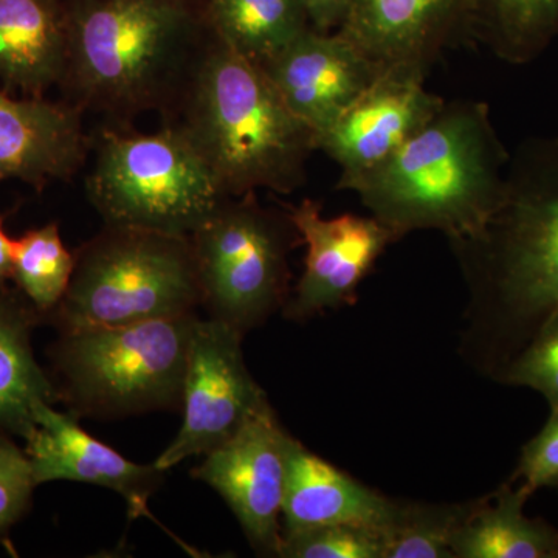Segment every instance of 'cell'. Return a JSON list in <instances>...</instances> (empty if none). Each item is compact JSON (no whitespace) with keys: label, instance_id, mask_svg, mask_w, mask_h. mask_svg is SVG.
<instances>
[{"label":"cell","instance_id":"277c9868","mask_svg":"<svg viewBox=\"0 0 558 558\" xmlns=\"http://www.w3.org/2000/svg\"><path fill=\"white\" fill-rule=\"evenodd\" d=\"M163 123L179 128L227 197L292 194L307 179L317 135L255 62L215 35Z\"/></svg>","mask_w":558,"mask_h":558},{"label":"cell","instance_id":"7402d4cb","mask_svg":"<svg viewBox=\"0 0 558 558\" xmlns=\"http://www.w3.org/2000/svg\"><path fill=\"white\" fill-rule=\"evenodd\" d=\"M558 38V0H473L465 46H483L498 60L524 65Z\"/></svg>","mask_w":558,"mask_h":558},{"label":"cell","instance_id":"8992f818","mask_svg":"<svg viewBox=\"0 0 558 558\" xmlns=\"http://www.w3.org/2000/svg\"><path fill=\"white\" fill-rule=\"evenodd\" d=\"M196 318L190 314L61 332L51 349L58 400L76 417L182 409Z\"/></svg>","mask_w":558,"mask_h":558},{"label":"cell","instance_id":"d6986e66","mask_svg":"<svg viewBox=\"0 0 558 558\" xmlns=\"http://www.w3.org/2000/svg\"><path fill=\"white\" fill-rule=\"evenodd\" d=\"M43 317L17 289L0 286V429L27 439L36 403L58 400L54 381L36 362L32 330Z\"/></svg>","mask_w":558,"mask_h":558},{"label":"cell","instance_id":"8fae6325","mask_svg":"<svg viewBox=\"0 0 558 558\" xmlns=\"http://www.w3.org/2000/svg\"><path fill=\"white\" fill-rule=\"evenodd\" d=\"M306 247L304 270L290 290L282 315L307 322L328 311L354 306L359 288L398 238L374 216L352 213L326 218L318 201L281 204Z\"/></svg>","mask_w":558,"mask_h":558},{"label":"cell","instance_id":"83f0119b","mask_svg":"<svg viewBox=\"0 0 558 558\" xmlns=\"http://www.w3.org/2000/svg\"><path fill=\"white\" fill-rule=\"evenodd\" d=\"M519 480L531 497L542 488L558 486V407L550 409L545 427L523 447L512 481Z\"/></svg>","mask_w":558,"mask_h":558},{"label":"cell","instance_id":"7c38bea8","mask_svg":"<svg viewBox=\"0 0 558 558\" xmlns=\"http://www.w3.org/2000/svg\"><path fill=\"white\" fill-rule=\"evenodd\" d=\"M473 0H352L339 32L377 75L425 81L447 50L465 46Z\"/></svg>","mask_w":558,"mask_h":558},{"label":"cell","instance_id":"4fadbf2b","mask_svg":"<svg viewBox=\"0 0 558 558\" xmlns=\"http://www.w3.org/2000/svg\"><path fill=\"white\" fill-rule=\"evenodd\" d=\"M444 105L425 81L379 76L317 135V149L340 167L337 190L388 160Z\"/></svg>","mask_w":558,"mask_h":558},{"label":"cell","instance_id":"ffe728a7","mask_svg":"<svg viewBox=\"0 0 558 558\" xmlns=\"http://www.w3.org/2000/svg\"><path fill=\"white\" fill-rule=\"evenodd\" d=\"M531 495L513 481L476 499L454 535V558H558V531L545 520L529 519Z\"/></svg>","mask_w":558,"mask_h":558},{"label":"cell","instance_id":"4316f807","mask_svg":"<svg viewBox=\"0 0 558 558\" xmlns=\"http://www.w3.org/2000/svg\"><path fill=\"white\" fill-rule=\"evenodd\" d=\"M36 486L25 450L0 435V538L25 515Z\"/></svg>","mask_w":558,"mask_h":558},{"label":"cell","instance_id":"3957f363","mask_svg":"<svg viewBox=\"0 0 558 558\" xmlns=\"http://www.w3.org/2000/svg\"><path fill=\"white\" fill-rule=\"evenodd\" d=\"M509 159L487 102L446 101L388 160L343 191L357 194L398 241L425 230L457 240L475 233L497 208Z\"/></svg>","mask_w":558,"mask_h":558},{"label":"cell","instance_id":"5b68a950","mask_svg":"<svg viewBox=\"0 0 558 558\" xmlns=\"http://www.w3.org/2000/svg\"><path fill=\"white\" fill-rule=\"evenodd\" d=\"M201 306L190 236L105 226L76 250L68 292L44 319L72 332L196 314Z\"/></svg>","mask_w":558,"mask_h":558},{"label":"cell","instance_id":"e0dca14e","mask_svg":"<svg viewBox=\"0 0 558 558\" xmlns=\"http://www.w3.org/2000/svg\"><path fill=\"white\" fill-rule=\"evenodd\" d=\"M399 501L352 478L288 436L282 532L352 524L387 534Z\"/></svg>","mask_w":558,"mask_h":558},{"label":"cell","instance_id":"f546056e","mask_svg":"<svg viewBox=\"0 0 558 558\" xmlns=\"http://www.w3.org/2000/svg\"><path fill=\"white\" fill-rule=\"evenodd\" d=\"M5 216L0 215V286L7 284L13 270V240L3 230Z\"/></svg>","mask_w":558,"mask_h":558},{"label":"cell","instance_id":"603a6c76","mask_svg":"<svg viewBox=\"0 0 558 558\" xmlns=\"http://www.w3.org/2000/svg\"><path fill=\"white\" fill-rule=\"evenodd\" d=\"M73 269L75 252L65 247L57 222L25 231L13 240L11 281L43 322L68 292Z\"/></svg>","mask_w":558,"mask_h":558},{"label":"cell","instance_id":"44dd1931","mask_svg":"<svg viewBox=\"0 0 558 558\" xmlns=\"http://www.w3.org/2000/svg\"><path fill=\"white\" fill-rule=\"evenodd\" d=\"M213 35L263 65L311 27L304 0H204Z\"/></svg>","mask_w":558,"mask_h":558},{"label":"cell","instance_id":"6da1fadb","mask_svg":"<svg viewBox=\"0 0 558 558\" xmlns=\"http://www.w3.org/2000/svg\"><path fill=\"white\" fill-rule=\"evenodd\" d=\"M449 245L468 289L459 355L494 380L558 310V135L510 153L497 208Z\"/></svg>","mask_w":558,"mask_h":558},{"label":"cell","instance_id":"30bf717a","mask_svg":"<svg viewBox=\"0 0 558 558\" xmlns=\"http://www.w3.org/2000/svg\"><path fill=\"white\" fill-rule=\"evenodd\" d=\"M288 436L269 399L264 400L227 442L205 454L191 472L226 499L250 545L264 557H279L281 549Z\"/></svg>","mask_w":558,"mask_h":558},{"label":"cell","instance_id":"d4e9b609","mask_svg":"<svg viewBox=\"0 0 558 558\" xmlns=\"http://www.w3.org/2000/svg\"><path fill=\"white\" fill-rule=\"evenodd\" d=\"M282 558H384L385 537L373 529L328 524L282 532Z\"/></svg>","mask_w":558,"mask_h":558},{"label":"cell","instance_id":"2e32d148","mask_svg":"<svg viewBox=\"0 0 558 558\" xmlns=\"http://www.w3.org/2000/svg\"><path fill=\"white\" fill-rule=\"evenodd\" d=\"M84 112L68 100L14 97L0 87V183L21 180L36 191L75 178L89 159Z\"/></svg>","mask_w":558,"mask_h":558},{"label":"cell","instance_id":"5bb4252c","mask_svg":"<svg viewBox=\"0 0 558 558\" xmlns=\"http://www.w3.org/2000/svg\"><path fill=\"white\" fill-rule=\"evenodd\" d=\"M288 108L314 130L330 126L379 75L339 31L307 27L259 65Z\"/></svg>","mask_w":558,"mask_h":558},{"label":"cell","instance_id":"7a4b0ae2","mask_svg":"<svg viewBox=\"0 0 558 558\" xmlns=\"http://www.w3.org/2000/svg\"><path fill=\"white\" fill-rule=\"evenodd\" d=\"M65 10L60 89L120 126L148 110L167 116L213 36L204 0H65Z\"/></svg>","mask_w":558,"mask_h":558},{"label":"cell","instance_id":"f1b7e54d","mask_svg":"<svg viewBox=\"0 0 558 558\" xmlns=\"http://www.w3.org/2000/svg\"><path fill=\"white\" fill-rule=\"evenodd\" d=\"M352 0H304L311 25L319 32L339 31Z\"/></svg>","mask_w":558,"mask_h":558},{"label":"cell","instance_id":"9c48e42d","mask_svg":"<svg viewBox=\"0 0 558 558\" xmlns=\"http://www.w3.org/2000/svg\"><path fill=\"white\" fill-rule=\"evenodd\" d=\"M244 333L226 323L196 318L191 329L183 381V422L178 436L156 461L170 470L193 457H205L227 442L267 400L242 354Z\"/></svg>","mask_w":558,"mask_h":558},{"label":"cell","instance_id":"ba28073f","mask_svg":"<svg viewBox=\"0 0 558 558\" xmlns=\"http://www.w3.org/2000/svg\"><path fill=\"white\" fill-rule=\"evenodd\" d=\"M190 241L209 317L245 336L288 303L290 253L303 244L284 207L227 197Z\"/></svg>","mask_w":558,"mask_h":558},{"label":"cell","instance_id":"cb8c5ba5","mask_svg":"<svg viewBox=\"0 0 558 558\" xmlns=\"http://www.w3.org/2000/svg\"><path fill=\"white\" fill-rule=\"evenodd\" d=\"M476 499L454 505L399 501L398 515L385 534L384 558H454L451 545Z\"/></svg>","mask_w":558,"mask_h":558},{"label":"cell","instance_id":"52a82bcc","mask_svg":"<svg viewBox=\"0 0 558 558\" xmlns=\"http://www.w3.org/2000/svg\"><path fill=\"white\" fill-rule=\"evenodd\" d=\"M130 128L106 123L92 135L90 204L105 226L191 236L227 199L218 180L174 124Z\"/></svg>","mask_w":558,"mask_h":558},{"label":"cell","instance_id":"9a60e30c","mask_svg":"<svg viewBox=\"0 0 558 558\" xmlns=\"http://www.w3.org/2000/svg\"><path fill=\"white\" fill-rule=\"evenodd\" d=\"M35 428L25 439L36 486L50 481H76L117 492L131 519L149 517L148 501L163 481V470L135 464L81 428L78 417L61 413L53 403L33 410Z\"/></svg>","mask_w":558,"mask_h":558},{"label":"cell","instance_id":"ac0fdd59","mask_svg":"<svg viewBox=\"0 0 558 558\" xmlns=\"http://www.w3.org/2000/svg\"><path fill=\"white\" fill-rule=\"evenodd\" d=\"M65 0H0V87L46 97L68 70Z\"/></svg>","mask_w":558,"mask_h":558},{"label":"cell","instance_id":"484cf974","mask_svg":"<svg viewBox=\"0 0 558 558\" xmlns=\"http://www.w3.org/2000/svg\"><path fill=\"white\" fill-rule=\"evenodd\" d=\"M498 384L524 387L539 392L550 409L558 407V310L529 340L506 368L498 374Z\"/></svg>","mask_w":558,"mask_h":558}]
</instances>
